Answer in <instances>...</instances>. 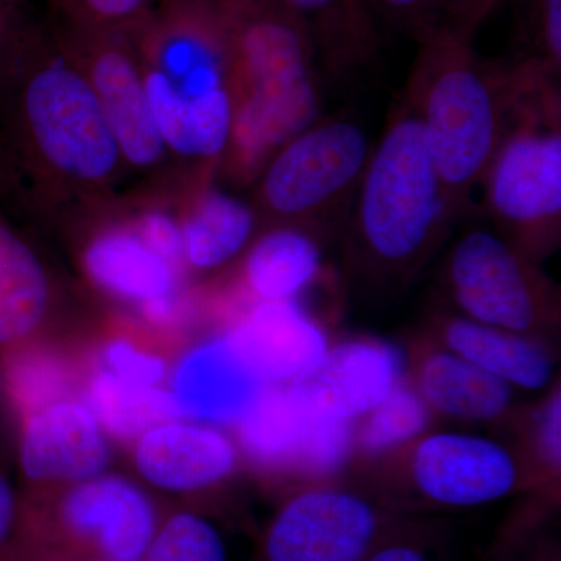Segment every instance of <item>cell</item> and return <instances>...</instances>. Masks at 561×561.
<instances>
[{
	"label": "cell",
	"mask_w": 561,
	"mask_h": 561,
	"mask_svg": "<svg viewBox=\"0 0 561 561\" xmlns=\"http://www.w3.org/2000/svg\"><path fill=\"white\" fill-rule=\"evenodd\" d=\"M265 383H289L311 370L331 346L320 321L297 300L257 301L228 332Z\"/></svg>",
	"instance_id": "obj_14"
},
{
	"label": "cell",
	"mask_w": 561,
	"mask_h": 561,
	"mask_svg": "<svg viewBox=\"0 0 561 561\" xmlns=\"http://www.w3.org/2000/svg\"><path fill=\"white\" fill-rule=\"evenodd\" d=\"M354 264L378 278H408L451 224L419 114L402 102L387 125L350 208Z\"/></svg>",
	"instance_id": "obj_3"
},
{
	"label": "cell",
	"mask_w": 561,
	"mask_h": 561,
	"mask_svg": "<svg viewBox=\"0 0 561 561\" xmlns=\"http://www.w3.org/2000/svg\"><path fill=\"white\" fill-rule=\"evenodd\" d=\"M412 386L432 413L465 423H493L511 411L513 389L459 354L427 350L413 365Z\"/></svg>",
	"instance_id": "obj_20"
},
{
	"label": "cell",
	"mask_w": 561,
	"mask_h": 561,
	"mask_svg": "<svg viewBox=\"0 0 561 561\" xmlns=\"http://www.w3.org/2000/svg\"><path fill=\"white\" fill-rule=\"evenodd\" d=\"M142 561H228V552L213 524L181 512L158 527Z\"/></svg>",
	"instance_id": "obj_28"
},
{
	"label": "cell",
	"mask_w": 561,
	"mask_h": 561,
	"mask_svg": "<svg viewBox=\"0 0 561 561\" xmlns=\"http://www.w3.org/2000/svg\"><path fill=\"white\" fill-rule=\"evenodd\" d=\"M559 110L535 114L504 140L483 176L486 206L513 245L534 260L560 236Z\"/></svg>",
	"instance_id": "obj_7"
},
{
	"label": "cell",
	"mask_w": 561,
	"mask_h": 561,
	"mask_svg": "<svg viewBox=\"0 0 561 561\" xmlns=\"http://www.w3.org/2000/svg\"><path fill=\"white\" fill-rule=\"evenodd\" d=\"M121 32H65L61 41L87 72L122 160L150 168L164 157L165 147L151 113L140 61L121 39Z\"/></svg>",
	"instance_id": "obj_11"
},
{
	"label": "cell",
	"mask_w": 561,
	"mask_h": 561,
	"mask_svg": "<svg viewBox=\"0 0 561 561\" xmlns=\"http://www.w3.org/2000/svg\"><path fill=\"white\" fill-rule=\"evenodd\" d=\"M90 405L101 426L125 440L181 416L171 391L124 381L105 368L92 379Z\"/></svg>",
	"instance_id": "obj_25"
},
{
	"label": "cell",
	"mask_w": 561,
	"mask_h": 561,
	"mask_svg": "<svg viewBox=\"0 0 561 561\" xmlns=\"http://www.w3.org/2000/svg\"><path fill=\"white\" fill-rule=\"evenodd\" d=\"M394 523L357 491L317 485L284 502L265 534L264 561H364Z\"/></svg>",
	"instance_id": "obj_8"
},
{
	"label": "cell",
	"mask_w": 561,
	"mask_h": 561,
	"mask_svg": "<svg viewBox=\"0 0 561 561\" xmlns=\"http://www.w3.org/2000/svg\"><path fill=\"white\" fill-rule=\"evenodd\" d=\"M405 102L419 114L449 219L468 209L504 140L524 121L559 108L552 80L534 66L482 61L471 36L423 41Z\"/></svg>",
	"instance_id": "obj_1"
},
{
	"label": "cell",
	"mask_w": 561,
	"mask_h": 561,
	"mask_svg": "<svg viewBox=\"0 0 561 561\" xmlns=\"http://www.w3.org/2000/svg\"><path fill=\"white\" fill-rule=\"evenodd\" d=\"M84 267L103 290L136 302L146 317L179 308V275L136 228L102 232L88 247Z\"/></svg>",
	"instance_id": "obj_17"
},
{
	"label": "cell",
	"mask_w": 561,
	"mask_h": 561,
	"mask_svg": "<svg viewBox=\"0 0 561 561\" xmlns=\"http://www.w3.org/2000/svg\"><path fill=\"white\" fill-rule=\"evenodd\" d=\"M522 461L511 448L465 432L424 434L411 445L408 481L416 502L472 508L504 500L524 485Z\"/></svg>",
	"instance_id": "obj_10"
},
{
	"label": "cell",
	"mask_w": 561,
	"mask_h": 561,
	"mask_svg": "<svg viewBox=\"0 0 561 561\" xmlns=\"http://www.w3.org/2000/svg\"><path fill=\"white\" fill-rule=\"evenodd\" d=\"M66 32L128 31L149 14L153 0H51Z\"/></svg>",
	"instance_id": "obj_29"
},
{
	"label": "cell",
	"mask_w": 561,
	"mask_h": 561,
	"mask_svg": "<svg viewBox=\"0 0 561 561\" xmlns=\"http://www.w3.org/2000/svg\"><path fill=\"white\" fill-rule=\"evenodd\" d=\"M359 2L362 3V5L365 7V10H367L368 13H370L373 16V0H359Z\"/></svg>",
	"instance_id": "obj_41"
},
{
	"label": "cell",
	"mask_w": 561,
	"mask_h": 561,
	"mask_svg": "<svg viewBox=\"0 0 561 561\" xmlns=\"http://www.w3.org/2000/svg\"><path fill=\"white\" fill-rule=\"evenodd\" d=\"M405 373L400 348L379 339L353 337L331 343L311 370L284 386L312 415L357 423L405 381Z\"/></svg>",
	"instance_id": "obj_12"
},
{
	"label": "cell",
	"mask_w": 561,
	"mask_h": 561,
	"mask_svg": "<svg viewBox=\"0 0 561 561\" xmlns=\"http://www.w3.org/2000/svg\"><path fill=\"white\" fill-rule=\"evenodd\" d=\"M175 2L202 3V5H216L221 0H175Z\"/></svg>",
	"instance_id": "obj_39"
},
{
	"label": "cell",
	"mask_w": 561,
	"mask_h": 561,
	"mask_svg": "<svg viewBox=\"0 0 561 561\" xmlns=\"http://www.w3.org/2000/svg\"><path fill=\"white\" fill-rule=\"evenodd\" d=\"M110 460L108 443L90 408L57 401L25 416L21 467L35 482H83Z\"/></svg>",
	"instance_id": "obj_13"
},
{
	"label": "cell",
	"mask_w": 561,
	"mask_h": 561,
	"mask_svg": "<svg viewBox=\"0 0 561 561\" xmlns=\"http://www.w3.org/2000/svg\"><path fill=\"white\" fill-rule=\"evenodd\" d=\"M20 502L13 486L0 474V552L13 540L20 518Z\"/></svg>",
	"instance_id": "obj_36"
},
{
	"label": "cell",
	"mask_w": 561,
	"mask_h": 561,
	"mask_svg": "<svg viewBox=\"0 0 561 561\" xmlns=\"http://www.w3.org/2000/svg\"><path fill=\"white\" fill-rule=\"evenodd\" d=\"M308 28L323 68L343 76L370 57L375 20L359 0H280Z\"/></svg>",
	"instance_id": "obj_23"
},
{
	"label": "cell",
	"mask_w": 561,
	"mask_h": 561,
	"mask_svg": "<svg viewBox=\"0 0 561 561\" xmlns=\"http://www.w3.org/2000/svg\"><path fill=\"white\" fill-rule=\"evenodd\" d=\"M364 561H434L431 551L419 537L405 535L404 529L393 527Z\"/></svg>",
	"instance_id": "obj_35"
},
{
	"label": "cell",
	"mask_w": 561,
	"mask_h": 561,
	"mask_svg": "<svg viewBox=\"0 0 561 561\" xmlns=\"http://www.w3.org/2000/svg\"><path fill=\"white\" fill-rule=\"evenodd\" d=\"M0 561H24L21 559H18V557L11 556V553L7 551L0 552Z\"/></svg>",
	"instance_id": "obj_40"
},
{
	"label": "cell",
	"mask_w": 561,
	"mask_h": 561,
	"mask_svg": "<svg viewBox=\"0 0 561 561\" xmlns=\"http://www.w3.org/2000/svg\"><path fill=\"white\" fill-rule=\"evenodd\" d=\"M49 305V283L36 254L0 220V345L27 337Z\"/></svg>",
	"instance_id": "obj_24"
},
{
	"label": "cell",
	"mask_w": 561,
	"mask_h": 561,
	"mask_svg": "<svg viewBox=\"0 0 561 561\" xmlns=\"http://www.w3.org/2000/svg\"><path fill=\"white\" fill-rule=\"evenodd\" d=\"M431 409L411 381H402L389 397L356 423V451L381 457L412 445L430 430Z\"/></svg>",
	"instance_id": "obj_26"
},
{
	"label": "cell",
	"mask_w": 561,
	"mask_h": 561,
	"mask_svg": "<svg viewBox=\"0 0 561 561\" xmlns=\"http://www.w3.org/2000/svg\"><path fill=\"white\" fill-rule=\"evenodd\" d=\"M136 231L139 232L144 242L154 253L160 254L162 260L169 262L176 272H180L186 264L181 224L164 210H149V213L142 214L139 224L136 225Z\"/></svg>",
	"instance_id": "obj_34"
},
{
	"label": "cell",
	"mask_w": 561,
	"mask_h": 561,
	"mask_svg": "<svg viewBox=\"0 0 561 561\" xmlns=\"http://www.w3.org/2000/svg\"><path fill=\"white\" fill-rule=\"evenodd\" d=\"M319 238L295 227H275L254 242L243 276L257 301H291L319 279Z\"/></svg>",
	"instance_id": "obj_21"
},
{
	"label": "cell",
	"mask_w": 561,
	"mask_h": 561,
	"mask_svg": "<svg viewBox=\"0 0 561 561\" xmlns=\"http://www.w3.org/2000/svg\"><path fill=\"white\" fill-rule=\"evenodd\" d=\"M530 453L542 471L556 476L561 467V394L553 387L545 401L531 412L529 421Z\"/></svg>",
	"instance_id": "obj_31"
},
{
	"label": "cell",
	"mask_w": 561,
	"mask_h": 561,
	"mask_svg": "<svg viewBox=\"0 0 561 561\" xmlns=\"http://www.w3.org/2000/svg\"><path fill=\"white\" fill-rule=\"evenodd\" d=\"M500 0H373V14L419 43L432 36H471Z\"/></svg>",
	"instance_id": "obj_27"
},
{
	"label": "cell",
	"mask_w": 561,
	"mask_h": 561,
	"mask_svg": "<svg viewBox=\"0 0 561 561\" xmlns=\"http://www.w3.org/2000/svg\"><path fill=\"white\" fill-rule=\"evenodd\" d=\"M371 157L370 139L356 122L317 121L265 164L262 209L278 227L319 230L341 210L350 213Z\"/></svg>",
	"instance_id": "obj_5"
},
{
	"label": "cell",
	"mask_w": 561,
	"mask_h": 561,
	"mask_svg": "<svg viewBox=\"0 0 561 561\" xmlns=\"http://www.w3.org/2000/svg\"><path fill=\"white\" fill-rule=\"evenodd\" d=\"M25 3H27V0H0V5L14 11V13L22 14V16H25Z\"/></svg>",
	"instance_id": "obj_38"
},
{
	"label": "cell",
	"mask_w": 561,
	"mask_h": 561,
	"mask_svg": "<svg viewBox=\"0 0 561 561\" xmlns=\"http://www.w3.org/2000/svg\"><path fill=\"white\" fill-rule=\"evenodd\" d=\"M267 386L225 334L202 343L181 359L171 393L181 416L238 424Z\"/></svg>",
	"instance_id": "obj_15"
},
{
	"label": "cell",
	"mask_w": 561,
	"mask_h": 561,
	"mask_svg": "<svg viewBox=\"0 0 561 561\" xmlns=\"http://www.w3.org/2000/svg\"><path fill=\"white\" fill-rule=\"evenodd\" d=\"M32 27L27 18L0 5V62L9 57L22 36Z\"/></svg>",
	"instance_id": "obj_37"
},
{
	"label": "cell",
	"mask_w": 561,
	"mask_h": 561,
	"mask_svg": "<svg viewBox=\"0 0 561 561\" xmlns=\"http://www.w3.org/2000/svg\"><path fill=\"white\" fill-rule=\"evenodd\" d=\"M238 463L234 443L216 427L162 423L140 437L136 465L147 482L168 491L208 489Z\"/></svg>",
	"instance_id": "obj_16"
},
{
	"label": "cell",
	"mask_w": 561,
	"mask_h": 561,
	"mask_svg": "<svg viewBox=\"0 0 561 561\" xmlns=\"http://www.w3.org/2000/svg\"><path fill=\"white\" fill-rule=\"evenodd\" d=\"M446 287L460 316L541 339L559 313L556 289L500 232L472 228L449 250Z\"/></svg>",
	"instance_id": "obj_6"
},
{
	"label": "cell",
	"mask_w": 561,
	"mask_h": 561,
	"mask_svg": "<svg viewBox=\"0 0 561 561\" xmlns=\"http://www.w3.org/2000/svg\"><path fill=\"white\" fill-rule=\"evenodd\" d=\"M0 114L11 135L70 180L103 183L122 161L87 72L35 25L0 65Z\"/></svg>",
	"instance_id": "obj_2"
},
{
	"label": "cell",
	"mask_w": 561,
	"mask_h": 561,
	"mask_svg": "<svg viewBox=\"0 0 561 561\" xmlns=\"http://www.w3.org/2000/svg\"><path fill=\"white\" fill-rule=\"evenodd\" d=\"M256 214L247 203L217 190L203 192L181 224L184 262L197 271L221 267L253 238Z\"/></svg>",
	"instance_id": "obj_22"
},
{
	"label": "cell",
	"mask_w": 561,
	"mask_h": 561,
	"mask_svg": "<svg viewBox=\"0 0 561 561\" xmlns=\"http://www.w3.org/2000/svg\"><path fill=\"white\" fill-rule=\"evenodd\" d=\"M158 527L157 507L139 486L98 476L55 502L20 507L5 551L24 561H142Z\"/></svg>",
	"instance_id": "obj_4"
},
{
	"label": "cell",
	"mask_w": 561,
	"mask_h": 561,
	"mask_svg": "<svg viewBox=\"0 0 561 561\" xmlns=\"http://www.w3.org/2000/svg\"><path fill=\"white\" fill-rule=\"evenodd\" d=\"M236 426L254 463L306 481H328L356 454V423L312 415L279 383H268Z\"/></svg>",
	"instance_id": "obj_9"
},
{
	"label": "cell",
	"mask_w": 561,
	"mask_h": 561,
	"mask_svg": "<svg viewBox=\"0 0 561 561\" xmlns=\"http://www.w3.org/2000/svg\"><path fill=\"white\" fill-rule=\"evenodd\" d=\"M105 370L124 381L157 387L164 378V362L153 354L136 348L127 341H114L103 351Z\"/></svg>",
	"instance_id": "obj_32"
},
{
	"label": "cell",
	"mask_w": 561,
	"mask_h": 561,
	"mask_svg": "<svg viewBox=\"0 0 561 561\" xmlns=\"http://www.w3.org/2000/svg\"><path fill=\"white\" fill-rule=\"evenodd\" d=\"M154 124L165 150L191 160L214 161L230 146L234 102L228 88L184 98L157 70H142Z\"/></svg>",
	"instance_id": "obj_18"
},
{
	"label": "cell",
	"mask_w": 561,
	"mask_h": 561,
	"mask_svg": "<svg viewBox=\"0 0 561 561\" xmlns=\"http://www.w3.org/2000/svg\"><path fill=\"white\" fill-rule=\"evenodd\" d=\"M9 383L14 400L27 416L57 402L68 381L54 360L27 354L11 360Z\"/></svg>",
	"instance_id": "obj_30"
},
{
	"label": "cell",
	"mask_w": 561,
	"mask_h": 561,
	"mask_svg": "<svg viewBox=\"0 0 561 561\" xmlns=\"http://www.w3.org/2000/svg\"><path fill=\"white\" fill-rule=\"evenodd\" d=\"M438 341L512 389L542 390L552 382L556 360L541 339L500 330L460 316L438 317Z\"/></svg>",
	"instance_id": "obj_19"
},
{
	"label": "cell",
	"mask_w": 561,
	"mask_h": 561,
	"mask_svg": "<svg viewBox=\"0 0 561 561\" xmlns=\"http://www.w3.org/2000/svg\"><path fill=\"white\" fill-rule=\"evenodd\" d=\"M537 57L531 65L553 80L561 66V0H537L534 10Z\"/></svg>",
	"instance_id": "obj_33"
}]
</instances>
